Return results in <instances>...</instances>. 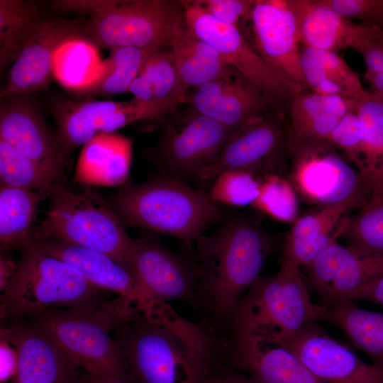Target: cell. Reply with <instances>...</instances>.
<instances>
[{
  "mask_svg": "<svg viewBox=\"0 0 383 383\" xmlns=\"http://www.w3.org/2000/svg\"><path fill=\"white\" fill-rule=\"evenodd\" d=\"M111 334L135 383H199L226 345L207 323L186 318L167 302L121 308Z\"/></svg>",
  "mask_w": 383,
  "mask_h": 383,
  "instance_id": "6da1fadb",
  "label": "cell"
},
{
  "mask_svg": "<svg viewBox=\"0 0 383 383\" xmlns=\"http://www.w3.org/2000/svg\"><path fill=\"white\" fill-rule=\"evenodd\" d=\"M283 240L257 218L240 213L226 216L212 234L199 236L195 240L199 276L194 308L200 320L225 337L240 300Z\"/></svg>",
  "mask_w": 383,
  "mask_h": 383,
  "instance_id": "7a4b0ae2",
  "label": "cell"
},
{
  "mask_svg": "<svg viewBox=\"0 0 383 383\" xmlns=\"http://www.w3.org/2000/svg\"><path fill=\"white\" fill-rule=\"evenodd\" d=\"M109 204L124 226H137L176 237L187 245L196 240L220 216L209 192L162 176L121 186Z\"/></svg>",
  "mask_w": 383,
  "mask_h": 383,
  "instance_id": "3957f363",
  "label": "cell"
},
{
  "mask_svg": "<svg viewBox=\"0 0 383 383\" xmlns=\"http://www.w3.org/2000/svg\"><path fill=\"white\" fill-rule=\"evenodd\" d=\"M110 292L93 285L63 261L30 245L21 251L1 295V320L50 309L103 306L112 299Z\"/></svg>",
  "mask_w": 383,
  "mask_h": 383,
  "instance_id": "277c9868",
  "label": "cell"
},
{
  "mask_svg": "<svg viewBox=\"0 0 383 383\" xmlns=\"http://www.w3.org/2000/svg\"><path fill=\"white\" fill-rule=\"evenodd\" d=\"M48 197L46 217L33 228L32 245L60 239L102 252L133 272L135 239L107 201L90 189L75 193L69 184L57 187Z\"/></svg>",
  "mask_w": 383,
  "mask_h": 383,
  "instance_id": "5b68a950",
  "label": "cell"
},
{
  "mask_svg": "<svg viewBox=\"0 0 383 383\" xmlns=\"http://www.w3.org/2000/svg\"><path fill=\"white\" fill-rule=\"evenodd\" d=\"M280 265L275 274L253 282L235 311L228 334L243 332L281 344L306 323L320 321L326 307L311 301L300 267Z\"/></svg>",
  "mask_w": 383,
  "mask_h": 383,
  "instance_id": "8992f818",
  "label": "cell"
},
{
  "mask_svg": "<svg viewBox=\"0 0 383 383\" xmlns=\"http://www.w3.org/2000/svg\"><path fill=\"white\" fill-rule=\"evenodd\" d=\"M120 297L99 307L50 309L25 317L47 333L84 371L106 377L131 376L126 358L111 334Z\"/></svg>",
  "mask_w": 383,
  "mask_h": 383,
  "instance_id": "52a82bcc",
  "label": "cell"
},
{
  "mask_svg": "<svg viewBox=\"0 0 383 383\" xmlns=\"http://www.w3.org/2000/svg\"><path fill=\"white\" fill-rule=\"evenodd\" d=\"M187 30L182 1L109 0L84 27L85 38L98 48H170Z\"/></svg>",
  "mask_w": 383,
  "mask_h": 383,
  "instance_id": "ba28073f",
  "label": "cell"
},
{
  "mask_svg": "<svg viewBox=\"0 0 383 383\" xmlns=\"http://www.w3.org/2000/svg\"><path fill=\"white\" fill-rule=\"evenodd\" d=\"M146 157L159 175L185 183L212 162L234 131L188 106L165 117Z\"/></svg>",
  "mask_w": 383,
  "mask_h": 383,
  "instance_id": "9c48e42d",
  "label": "cell"
},
{
  "mask_svg": "<svg viewBox=\"0 0 383 383\" xmlns=\"http://www.w3.org/2000/svg\"><path fill=\"white\" fill-rule=\"evenodd\" d=\"M287 178L298 196L319 209L347 201L363 206L372 193L359 172L327 138L290 148Z\"/></svg>",
  "mask_w": 383,
  "mask_h": 383,
  "instance_id": "30bf717a",
  "label": "cell"
},
{
  "mask_svg": "<svg viewBox=\"0 0 383 383\" xmlns=\"http://www.w3.org/2000/svg\"><path fill=\"white\" fill-rule=\"evenodd\" d=\"M290 157L288 113L274 109L234 131L196 179H215L233 170L249 172L262 181L271 175L287 177Z\"/></svg>",
  "mask_w": 383,
  "mask_h": 383,
  "instance_id": "8fae6325",
  "label": "cell"
},
{
  "mask_svg": "<svg viewBox=\"0 0 383 383\" xmlns=\"http://www.w3.org/2000/svg\"><path fill=\"white\" fill-rule=\"evenodd\" d=\"M132 269L135 286L128 304L181 301L194 307L199 267L189 249L172 252L156 237L143 235L135 239Z\"/></svg>",
  "mask_w": 383,
  "mask_h": 383,
  "instance_id": "7c38bea8",
  "label": "cell"
},
{
  "mask_svg": "<svg viewBox=\"0 0 383 383\" xmlns=\"http://www.w3.org/2000/svg\"><path fill=\"white\" fill-rule=\"evenodd\" d=\"M240 30L294 96L308 91L300 65L299 23L289 0H254Z\"/></svg>",
  "mask_w": 383,
  "mask_h": 383,
  "instance_id": "4fadbf2b",
  "label": "cell"
},
{
  "mask_svg": "<svg viewBox=\"0 0 383 383\" xmlns=\"http://www.w3.org/2000/svg\"><path fill=\"white\" fill-rule=\"evenodd\" d=\"M187 31L213 46L225 62L252 82L276 108L289 112L294 94L269 67L240 30L221 22L195 1H182Z\"/></svg>",
  "mask_w": 383,
  "mask_h": 383,
  "instance_id": "5bb4252c",
  "label": "cell"
},
{
  "mask_svg": "<svg viewBox=\"0 0 383 383\" xmlns=\"http://www.w3.org/2000/svg\"><path fill=\"white\" fill-rule=\"evenodd\" d=\"M319 322L306 323L281 345L321 383H383L382 368L363 361L350 345L328 334Z\"/></svg>",
  "mask_w": 383,
  "mask_h": 383,
  "instance_id": "9a60e30c",
  "label": "cell"
},
{
  "mask_svg": "<svg viewBox=\"0 0 383 383\" xmlns=\"http://www.w3.org/2000/svg\"><path fill=\"white\" fill-rule=\"evenodd\" d=\"M383 274V252H362L337 240L306 266L308 289L327 306L350 298L359 289Z\"/></svg>",
  "mask_w": 383,
  "mask_h": 383,
  "instance_id": "2e32d148",
  "label": "cell"
},
{
  "mask_svg": "<svg viewBox=\"0 0 383 383\" xmlns=\"http://www.w3.org/2000/svg\"><path fill=\"white\" fill-rule=\"evenodd\" d=\"M8 321L0 338L18 356L17 372L9 383H79L80 367L47 333L26 318Z\"/></svg>",
  "mask_w": 383,
  "mask_h": 383,
  "instance_id": "e0dca14e",
  "label": "cell"
},
{
  "mask_svg": "<svg viewBox=\"0 0 383 383\" xmlns=\"http://www.w3.org/2000/svg\"><path fill=\"white\" fill-rule=\"evenodd\" d=\"M185 103L196 112L233 131L277 109L252 82L231 65L218 77L187 94Z\"/></svg>",
  "mask_w": 383,
  "mask_h": 383,
  "instance_id": "ac0fdd59",
  "label": "cell"
},
{
  "mask_svg": "<svg viewBox=\"0 0 383 383\" xmlns=\"http://www.w3.org/2000/svg\"><path fill=\"white\" fill-rule=\"evenodd\" d=\"M0 139L57 178L67 181L66 162L55 134L48 128L29 94L1 97Z\"/></svg>",
  "mask_w": 383,
  "mask_h": 383,
  "instance_id": "d6986e66",
  "label": "cell"
},
{
  "mask_svg": "<svg viewBox=\"0 0 383 383\" xmlns=\"http://www.w3.org/2000/svg\"><path fill=\"white\" fill-rule=\"evenodd\" d=\"M84 27L77 21H41L13 62L1 89V97L30 94L46 88L54 76L57 50L70 40L85 38Z\"/></svg>",
  "mask_w": 383,
  "mask_h": 383,
  "instance_id": "ffe728a7",
  "label": "cell"
},
{
  "mask_svg": "<svg viewBox=\"0 0 383 383\" xmlns=\"http://www.w3.org/2000/svg\"><path fill=\"white\" fill-rule=\"evenodd\" d=\"M225 353L232 366L258 383H321L291 351L263 337L230 332Z\"/></svg>",
  "mask_w": 383,
  "mask_h": 383,
  "instance_id": "44dd1931",
  "label": "cell"
},
{
  "mask_svg": "<svg viewBox=\"0 0 383 383\" xmlns=\"http://www.w3.org/2000/svg\"><path fill=\"white\" fill-rule=\"evenodd\" d=\"M304 48L337 52L352 48L357 52L383 37L382 29L357 24L345 18L322 0H289Z\"/></svg>",
  "mask_w": 383,
  "mask_h": 383,
  "instance_id": "7402d4cb",
  "label": "cell"
},
{
  "mask_svg": "<svg viewBox=\"0 0 383 383\" xmlns=\"http://www.w3.org/2000/svg\"><path fill=\"white\" fill-rule=\"evenodd\" d=\"M362 206L351 200L299 217L284 238L279 262H290L299 267L311 264L337 240L336 231L342 219Z\"/></svg>",
  "mask_w": 383,
  "mask_h": 383,
  "instance_id": "603a6c76",
  "label": "cell"
},
{
  "mask_svg": "<svg viewBox=\"0 0 383 383\" xmlns=\"http://www.w3.org/2000/svg\"><path fill=\"white\" fill-rule=\"evenodd\" d=\"M32 245L67 263L93 285L117 294L126 302L131 298L135 286L133 273L109 256L57 238Z\"/></svg>",
  "mask_w": 383,
  "mask_h": 383,
  "instance_id": "cb8c5ba5",
  "label": "cell"
},
{
  "mask_svg": "<svg viewBox=\"0 0 383 383\" xmlns=\"http://www.w3.org/2000/svg\"><path fill=\"white\" fill-rule=\"evenodd\" d=\"M355 109V100L307 91L295 95L289 112L290 148L306 141L327 138L344 116Z\"/></svg>",
  "mask_w": 383,
  "mask_h": 383,
  "instance_id": "d4e9b609",
  "label": "cell"
},
{
  "mask_svg": "<svg viewBox=\"0 0 383 383\" xmlns=\"http://www.w3.org/2000/svg\"><path fill=\"white\" fill-rule=\"evenodd\" d=\"M127 101H65L54 114L57 125L55 136L67 163L74 150L104 134L109 118L126 106Z\"/></svg>",
  "mask_w": 383,
  "mask_h": 383,
  "instance_id": "484cf974",
  "label": "cell"
},
{
  "mask_svg": "<svg viewBox=\"0 0 383 383\" xmlns=\"http://www.w3.org/2000/svg\"><path fill=\"white\" fill-rule=\"evenodd\" d=\"M300 65L309 89L314 93L353 100L368 93L358 74L337 52L304 47Z\"/></svg>",
  "mask_w": 383,
  "mask_h": 383,
  "instance_id": "4316f807",
  "label": "cell"
},
{
  "mask_svg": "<svg viewBox=\"0 0 383 383\" xmlns=\"http://www.w3.org/2000/svg\"><path fill=\"white\" fill-rule=\"evenodd\" d=\"M326 307L320 321L340 331L353 348L383 369V313L360 308L350 299Z\"/></svg>",
  "mask_w": 383,
  "mask_h": 383,
  "instance_id": "83f0119b",
  "label": "cell"
},
{
  "mask_svg": "<svg viewBox=\"0 0 383 383\" xmlns=\"http://www.w3.org/2000/svg\"><path fill=\"white\" fill-rule=\"evenodd\" d=\"M363 128V139L353 162L372 193L383 199V98L372 91L355 100Z\"/></svg>",
  "mask_w": 383,
  "mask_h": 383,
  "instance_id": "f1b7e54d",
  "label": "cell"
},
{
  "mask_svg": "<svg viewBox=\"0 0 383 383\" xmlns=\"http://www.w3.org/2000/svg\"><path fill=\"white\" fill-rule=\"evenodd\" d=\"M132 142L116 133L103 134L84 145L77 172L83 179L104 184H121L127 179Z\"/></svg>",
  "mask_w": 383,
  "mask_h": 383,
  "instance_id": "f546056e",
  "label": "cell"
},
{
  "mask_svg": "<svg viewBox=\"0 0 383 383\" xmlns=\"http://www.w3.org/2000/svg\"><path fill=\"white\" fill-rule=\"evenodd\" d=\"M48 196L43 190L1 187V252H21L32 245V224L39 204Z\"/></svg>",
  "mask_w": 383,
  "mask_h": 383,
  "instance_id": "4dcf8cb0",
  "label": "cell"
},
{
  "mask_svg": "<svg viewBox=\"0 0 383 383\" xmlns=\"http://www.w3.org/2000/svg\"><path fill=\"white\" fill-rule=\"evenodd\" d=\"M170 49L180 83L187 91L218 77L228 66L213 46L187 30L172 41Z\"/></svg>",
  "mask_w": 383,
  "mask_h": 383,
  "instance_id": "1f68e13d",
  "label": "cell"
},
{
  "mask_svg": "<svg viewBox=\"0 0 383 383\" xmlns=\"http://www.w3.org/2000/svg\"><path fill=\"white\" fill-rule=\"evenodd\" d=\"M102 62L94 43L84 37L74 38L57 50L53 75L64 88L77 94L96 79Z\"/></svg>",
  "mask_w": 383,
  "mask_h": 383,
  "instance_id": "d6a6232c",
  "label": "cell"
},
{
  "mask_svg": "<svg viewBox=\"0 0 383 383\" xmlns=\"http://www.w3.org/2000/svg\"><path fill=\"white\" fill-rule=\"evenodd\" d=\"M152 50L135 47L110 50L109 56L102 62L101 72L96 79L76 94L92 98L128 93L131 82L140 74Z\"/></svg>",
  "mask_w": 383,
  "mask_h": 383,
  "instance_id": "836d02e7",
  "label": "cell"
},
{
  "mask_svg": "<svg viewBox=\"0 0 383 383\" xmlns=\"http://www.w3.org/2000/svg\"><path fill=\"white\" fill-rule=\"evenodd\" d=\"M37 9L22 0H0V68L19 55L41 22Z\"/></svg>",
  "mask_w": 383,
  "mask_h": 383,
  "instance_id": "e575fe53",
  "label": "cell"
},
{
  "mask_svg": "<svg viewBox=\"0 0 383 383\" xmlns=\"http://www.w3.org/2000/svg\"><path fill=\"white\" fill-rule=\"evenodd\" d=\"M151 82L155 103L163 117L178 111L187 92L179 79L171 50L160 48L151 51L141 70Z\"/></svg>",
  "mask_w": 383,
  "mask_h": 383,
  "instance_id": "d590c367",
  "label": "cell"
},
{
  "mask_svg": "<svg viewBox=\"0 0 383 383\" xmlns=\"http://www.w3.org/2000/svg\"><path fill=\"white\" fill-rule=\"evenodd\" d=\"M0 184L1 187L43 190L50 194L57 187L68 183L0 139Z\"/></svg>",
  "mask_w": 383,
  "mask_h": 383,
  "instance_id": "8d00e7d4",
  "label": "cell"
},
{
  "mask_svg": "<svg viewBox=\"0 0 383 383\" xmlns=\"http://www.w3.org/2000/svg\"><path fill=\"white\" fill-rule=\"evenodd\" d=\"M347 246L371 253L383 252V199L372 197L355 214L348 215L337 229Z\"/></svg>",
  "mask_w": 383,
  "mask_h": 383,
  "instance_id": "74e56055",
  "label": "cell"
},
{
  "mask_svg": "<svg viewBox=\"0 0 383 383\" xmlns=\"http://www.w3.org/2000/svg\"><path fill=\"white\" fill-rule=\"evenodd\" d=\"M252 206L282 222L292 223L299 218L298 195L284 176L266 177Z\"/></svg>",
  "mask_w": 383,
  "mask_h": 383,
  "instance_id": "f35d334b",
  "label": "cell"
},
{
  "mask_svg": "<svg viewBox=\"0 0 383 383\" xmlns=\"http://www.w3.org/2000/svg\"><path fill=\"white\" fill-rule=\"evenodd\" d=\"M262 180L243 170H227L215 178L209 192L216 203L234 206L251 205L259 195Z\"/></svg>",
  "mask_w": 383,
  "mask_h": 383,
  "instance_id": "ab89813d",
  "label": "cell"
},
{
  "mask_svg": "<svg viewBox=\"0 0 383 383\" xmlns=\"http://www.w3.org/2000/svg\"><path fill=\"white\" fill-rule=\"evenodd\" d=\"M327 139L353 165L363 139V128L355 109L347 113Z\"/></svg>",
  "mask_w": 383,
  "mask_h": 383,
  "instance_id": "60d3db41",
  "label": "cell"
},
{
  "mask_svg": "<svg viewBox=\"0 0 383 383\" xmlns=\"http://www.w3.org/2000/svg\"><path fill=\"white\" fill-rule=\"evenodd\" d=\"M345 18H357L362 25L383 28V0H322Z\"/></svg>",
  "mask_w": 383,
  "mask_h": 383,
  "instance_id": "b9f144b4",
  "label": "cell"
},
{
  "mask_svg": "<svg viewBox=\"0 0 383 383\" xmlns=\"http://www.w3.org/2000/svg\"><path fill=\"white\" fill-rule=\"evenodd\" d=\"M210 15L223 23L240 29L254 0H196Z\"/></svg>",
  "mask_w": 383,
  "mask_h": 383,
  "instance_id": "7bdbcfd3",
  "label": "cell"
},
{
  "mask_svg": "<svg viewBox=\"0 0 383 383\" xmlns=\"http://www.w3.org/2000/svg\"><path fill=\"white\" fill-rule=\"evenodd\" d=\"M199 383H258L251 377L232 366L225 353Z\"/></svg>",
  "mask_w": 383,
  "mask_h": 383,
  "instance_id": "ee69618b",
  "label": "cell"
},
{
  "mask_svg": "<svg viewBox=\"0 0 383 383\" xmlns=\"http://www.w3.org/2000/svg\"><path fill=\"white\" fill-rule=\"evenodd\" d=\"M128 93L133 94L137 102L152 109L157 115L160 122L164 118L155 103L151 82L142 70L131 82Z\"/></svg>",
  "mask_w": 383,
  "mask_h": 383,
  "instance_id": "f6af8a7d",
  "label": "cell"
},
{
  "mask_svg": "<svg viewBox=\"0 0 383 383\" xmlns=\"http://www.w3.org/2000/svg\"><path fill=\"white\" fill-rule=\"evenodd\" d=\"M0 382L9 383L17 372L18 356L15 348L3 338H0Z\"/></svg>",
  "mask_w": 383,
  "mask_h": 383,
  "instance_id": "bcb514c9",
  "label": "cell"
},
{
  "mask_svg": "<svg viewBox=\"0 0 383 383\" xmlns=\"http://www.w3.org/2000/svg\"><path fill=\"white\" fill-rule=\"evenodd\" d=\"M358 52L361 54L365 62L367 68L365 72H383V37L368 43Z\"/></svg>",
  "mask_w": 383,
  "mask_h": 383,
  "instance_id": "7dc6e473",
  "label": "cell"
},
{
  "mask_svg": "<svg viewBox=\"0 0 383 383\" xmlns=\"http://www.w3.org/2000/svg\"><path fill=\"white\" fill-rule=\"evenodd\" d=\"M350 300L367 301L383 308V274L356 292Z\"/></svg>",
  "mask_w": 383,
  "mask_h": 383,
  "instance_id": "c3c4849f",
  "label": "cell"
},
{
  "mask_svg": "<svg viewBox=\"0 0 383 383\" xmlns=\"http://www.w3.org/2000/svg\"><path fill=\"white\" fill-rule=\"evenodd\" d=\"M79 383H135L131 376L126 377H106L84 370Z\"/></svg>",
  "mask_w": 383,
  "mask_h": 383,
  "instance_id": "681fc988",
  "label": "cell"
},
{
  "mask_svg": "<svg viewBox=\"0 0 383 383\" xmlns=\"http://www.w3.org/2000/svg\"><path fill=\"white\" fill-rule=\"evenodd\" d=\"M5 252H1L0 261V284L1 290H4L7 286L15 270L16 262H14Z\"/></svg>",
  "mask_w": 383,
  "mask_h": 383,
  "instance_id": "f907efd6",
  "label": "cell"
},
{
  "mask_svg": "<svg viewBox=\"0 0 383 383\" xmlns=\"http://www.w3.org/2000/svg\"><path fill=\"white\" fill-rule=\"evenodd\" d=\"M364 77L371 86L372 89V92L383 98V72L370 73L365 72Z\"/></svg>",
  "mask_w": 383,
  "mask_h": 383,
  "instance_id": "816d5d0a",
  "label": "cell"
}]
</instances>
